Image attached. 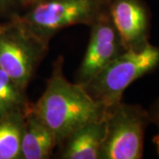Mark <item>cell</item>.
Instances as JSON below:
<instances>
[{
	"mask_svg": "<svg viewBox=\"0 0 159 159\" xmlns=\"http://www.w3.org/2000/svg\"><path fill=\"white\" fill-rule=\"evenodd\" d=\"M104 134V118L81 126L62 142L60 158L101 159Z\"/></svg>",
	"mask_w": 159,
	"mask_h": 159,
	"instance_id": "9",
	"label": "cell"
},
{
	"mask_svg": "<svg viewBox=\"0 0 159 159\" xmlns=\"http://www.w3.org/2000/svg\"><path fill=\"white\" fill-rule=\"evenodd\" d=\"M102 1H104L105 3H107V1H108V0H102Z\"/></svg>",
	"mask_w": 159,
	"mask_h": 159,
	"instance_id": "14",
	"label": "cell"
},
{
	"mask_svg": "<svg viewBox=\"0 0 159 159\" xmlns=\"http://www.w3.org/2000/svg\"><path fill=\"white\" fill-rule=\"evenodd\" d=\"M26 111L0 115V159L20 158V143Z\"/></svg>",
	"mask_w": 159,
	"mask_h": 159,
	"instance_id": "10",
	"label": "cell"
},
{
	"mask_svg": "<svg viewBox=\"0 0 159 159\" xmlns=\"http://www.w3.org/2000/svg\"><path fill=\"white\" fill-rule=\"evenodd\" d=\"M30 105L25 96V89L0 68V115L26 111Z\"/></svg>",
	"mask_w": 159,
	"mask_h": 159,
	"instance_id": "11",
	"label": "cell"
},
{
	"mask_svg": "<svg viewBox=\"0 0 159 159\" xmlns=\"http://www.w3.org/2000/svg\"><path fill=\"white\" fill-rule=\"evenodd\" d=\"M89 27L90 38L77 73V83L82 86L126 51L106 4Z\"/></svg>",
	"mask_w": 159,
	"mask_h": 159,
	"instance_id": "6",
	"label": "cell"
},
{
	"mask_svg": "<svg viewBox=\"0 0 159 159\" xmlns=\"http://www.w3.org/2000/svg\"><path fill=\"white\" fill-rule=\"evenodd\" d=\"M57 144L58 142L55 134L35 114L31 103L25 112L20 158H49Z\"/></svg>",
	"mask_w": 159,
	"mask_h": 159,
	"instance_id": "8",
	"label": "cell"
},
{
	"mask_svg": "<svg viewBox=\"0 0 159 159\" xmlns=\"http://www.w3.org/2000/svg\"><path fill=\"white\" fill-rule=\"evenodd\" d=\"M29 0H0V11H8L19 5H26Z\"/></svg>",
	"mask_w": 159,
	"mask_h": 159,
	"instance_id": "13",
	"label": "cell"
},
{
	"mask_svg": "<svg viewBox=\"0 0 159 159\" xmlns=\"http://www.w3.org/2000/svg\"><path fill=\"white\" fill-rule=\"evenodd\" d=\"M102 0H29L27 9L14 19L46 44L59 30L90 25L105 6Z\"/></svg>",
	"mask_w": 159,
	"mask_h": 159,
	"instance_id": "2",
	"label": "cell"
},
{
	"mask_svg": "<svg viewBox=\"0 0 159 159\" xmlns=\"http://www.w3.org/2000/svg\"><path fill=\"white\" fill-rule=\"evenodd\" d=\"M47 50L48 44L30 34L15 19L0 26V68L24 89Z\"/></svg>",
	"mask_w": 159,
	"mask_h": 159,
	"instance_id": "5",
	"label": "cell"
},
{
	"mask_svg": "<svg viewBox=\"0 0 159 159\" xmlns=\"http://www.w3.org/2000/svg\"><path fill=\"white\" fill-rule=\"evenodd\" d=\"M101 159H140L144 135L150 123L148 111L138 104L120 102L106 111Z\"/></svg>",
	"mask_w": 159,
	"mask_h": 159,
	"instance_id": "4",
	"label": "cell"
},
{
	"mask_svg": "<svg viewBox=\"0 0 159 159\" xmlns=\"http://www.w3.org/2000/svg\"><path fill=\"white\" fill-rule=\"evenodd\" d=\"M106 8L126 50L148 45L150 13L143 0H108Z\"/></svg>",
	"mask_w": 159,
	"mask_h": 159,
	"instance_id": "7",
	"label": "cell"
},
{
	"mask_svg": "<svg viewBox=\"0 0 159 159\" xmlns=\"http://www.w3.org/2000/svg\"><path fill=\"white\" fill-rule=\"evenodd\" d=\"M148 113L150 123L156 125V127L157 129V133L153 138V143L155 144L157 152L159 156V98L149 108Z\"/></svg>",
	"mask_w": 159,
	"mask_h": 159,
	"instance_id": "12",
	"label": "cell"
},
{
	"mask_svg": "<svg viewBox=\"0 0 159 159\" xmlns=\"http://www.w3.org/2000/svg\"><path fill=\"white\" fill-rule=\"evenodd\" d=\"M159 67V46L150 43L140 51L126 50L84 85L106 111L122 102L125 89Z\"/></svg>",
	"mask_w": 159,
	"mask_h": 159,
	"instance_id": "3",
	"label": "cell"
},
{
	"mask_svg": "<svg viewBox=\"0 0 159 159\" xmlns=\"http://www.w3.org/2000/svg\"><path fill=\"white\" fill-rule=\"evenodd\" d=\"M32 109L62 143L74 131L103 119L106 110L91 97L84 86L72 83L63 74V58L54 63L45 90Z\"/></svg>",
	"mask_w": 159,
	"mask_h": 159,
	"instance_id": "1",
	"label": "cell"
}]
</instances>
